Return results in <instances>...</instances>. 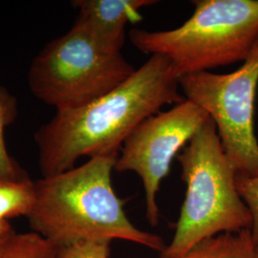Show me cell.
<instances>
[{
	"label": "cell",
	"mask_w": 258,
	"mask_h": 258,
	"mask_svg": "<svg viewBox=\"0 0 258 258\" xmlns=\"http://www.w3.org/2000/svg\"><path fill=\"white\" fill-rule=\"evenodd\" d=\"M178 156L186 192L171 243L162 258L185 254L203 240L250 229L251 216L241 198L237 171L227 156L212 119Z\"/></svg>",
	"instance_id": "3957f363"
},
{
	"label": "cell",
	"mask_w": 258,
	"mask_h": 258,
	"mask_svg": "<svg viewBox=\"0 0 258 258\" xmlns=\"http://www.w3.org/2000/svg\"><path fill=\"white\" fill-rule=\"evenodd\" d=\"M118 156L90 158L82 166L34 181L35 202L27 216L32 230L57 249L120 239L162 253L164 239L136 228L113 189L111 174Z\"/></svg>",
	"instance_id": "7a4b0ae2"
},
{
	"label": "cell",
	"mask_w": 258,
	"mask_h": 258,
	"mask_svg": "<svg viewBox=\"0 0 258 258\" xmlns=\"http://www.w3.org/2000/svg\"><path fill=\"white\" fill-rule=\"evenodd\" d=\"M166 56L152 55L120 86L76 109L56 111L35 133L43 177L75 167L83 156L119 155L129 135L166 105L184 102Z\"/></svg>",
	"instance_id": "6da1fadb"
},
{
	"label": "cell",
	"mask_w": 258,
	"mask_h": 258,
	"mask_svg": "<svg viewBox=\"0 0 258 258\" xmlns=\"http://www.w3.org/2000/svg\"><path fill=\"white\" fill-rule=\"evenodd\" d=\"M35 202V183L30 178L0 183V219L26 216Z\"/></svg>",
	"instance_id": "8fae6325"
},
{
	"label": "cell",
	"mask_w": 258,
	"mask_h": 258,
	"mask_svg": "<svg viewBox=\"0 0 258 258\" xmlns=\"http://www.w3.org/2000/svg\"><path fill=\"white\" fill-rule=\"evenodd\" d=\"M58 249L37 232H13L0 245V258H56Z\"/></svg>",
	"instance_id": "7c38bea8"
},
{
	"label": "cell",
	"mask_w": 258,
	"mask_h": 258,
	"mask_svg": "<svg viewBox=\"0 0 258 258\" xmlns=\"http://www.w3.org/2000/svg\"><path fill=\"white\" fill-rule=\"evenodd\" d=\"M110 241L83 242L58 249L56 258H109Z\"/></svg>",
	"instance_id": "5bb4252c"
},
{
	"label": "cell",
	"mask_w": 258,
	"mask_h": 258,
	"mask_svg": "<svg viewBox=\"0 0 258 258\" xmlns=\"http://www.w3.org/2000/svg\"><path fill=\"white\" fill-rule=\"evenodd\" d=\"M209 114L188 100L159 112L140 123L122 145L114 169L133 171L144 184L148 222L156 227V195L168 175L173 158L210 120Z\"/></svg>",
	"instance_id": "52a82bcc"
},
{
	"label": "cell",
	"mask_w": 258,
	"mask_h": 258,
	"mask_svg": "<svg viewBox=\"0 0 258 258\" xmlns=\"http://www.w3.org/2000/svg\"><path fill=\"white\" fill-rule=\"evenodd\" d=\"M257 246L250 229H247L203 240L185 254L177 258H258Z\"/></svg>",
	"instance_id": "9c48e42d"
},
{
	"label": "cell",
	"mask_w": 258,
	"mask_h": 258,
	"mask_svg": "<svg viewBox=\"0 0 258 258\" xmlns=\"http://www.w3.org/2000/svg\"><path fill=\"white\" fill-rule=\"evenodd\" d=\"M135 71L120 52L103 50L73 25L33 59L28 84L39 101L56 111L70 110L105 96Z\"/></svg>",
	"instance_id": "5b68a950"
},
{
	"label": "cell",
	"mask_w": 258,
	"mask_h": 258,
	"mask_svg": "<svg viewBox=\"0 0 258 258\" xmlns=\"http://www.w3.org/2000/svg\"><path fill=\"white\" fill-rule=\"evenodd\" d=\"M4 241H5V240H4ZM4 241H3V242H4ZM3 242H1V243H0V245H1V244H2V243H3Z\"/></svg>",
	"instance_id": "2e32d148"
},
{
	"label": "cell",
	"mask_w": 258,
	"mask_h": 258,
	"mask_svg": "<svg viewBox=\"0 0 258 258\" xmlns=\"http://www.w3.org/2000/svg\"><path fill=\"white\" fill-rule=\"evenodd\" d=\"M13 232L9 222L0 219V243L7 239Z\"/></svg>",
	"instance_id": "9a60e30c"
},
{
	"label": "cell",
	"mask_w": 258,
	"mask_h": 258,
	"mask_svg": "<svg viewBox=\"0 0 258 258\" xmlns=\"http://www.w3.org/2000/svg\"><path fill=\"white\" fill-rule=\"evenodd\" d=\"M194 15L169 31L132 29L139 51L166 56L180 79L244 61L258 37V0H194Z\"/></svg>",
	"instance_id": "277c9868"
},
{
	"label": "cell",
	"mask_w": 258,
	"mask_h": 258,
	"mask_svg": "<svg viewBox=\"0 0 258 258\" xmlns=\"http://www.w3.org/2000/svg\"><path fill=\"white\" fill-rule=\"evenodd\" d=\"M155 0H75L79 10L75 27L79 28L103 50L119 53L125 42L127 23H138L140 10L154 5Z\"/></svg>",
	"instance_id": "ba28073f"
},
{
	"label": "cell",
	"mask_w": 258,
	"mask_h": 258,
	"mask_svg": "<svg viewBox=\"0 0 258 258\" xmlns=\"http://www.w3.org/2000/svg\"><path fill=\"white\" fill-rule=\"evenodd\" d=\"M184 99L213 120L237 175H258L254 102L258 84V37L239 68L230 74L201 72L179 79Z\"/></svg>",
	"instance_id": "8992f818"
},
{
	"label": "cell",
	"mask_w": 258,
	"mask_h": 258,
	"mask_svg": "<svg viewBox=\"0 0 258 258\" xmlns=\"http://www.w3.org/2000/svg\"><path fill=\"white\" fill-rule=\"evenodd\" d=\"M19 115V104L15 95L0 85V183L15 182L30 178L18 162L11 156L5 144V129L13 124Z\"/></svg>",
	"instance_id": "30bf717a"
},
{
	"label": "cell",
	"mask_w": 258,
	"mask_h": 258,
	"mask_svg": "<svg viewBox=\"0 0 258 258\" xmlns=\"http://www.w3.org/2000/svg\"><path fill=\"white\" fill-rule=\"evenodd\" d=\"M257 249H258V246H257Z\"/></svg>",
	"instance_id": "e0dca14e"
},
{
	"label": "cell",
	"mask_w": 258,
	"mask_h": 258,
	"mask_svg": "<svg viewBox=\"0 0 258 258\" xmlns=\"http://www.w3.org/2000/svg\"><path fill=\"white\" fill-rule=\"evenodd\" d=\"M236 185L241 198L249 209L251 216V235L258 244V175H237Z\"/></svg>",
	"instance_id": "4fadbf2b"
}]
</instances>
